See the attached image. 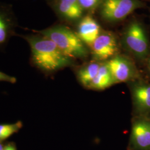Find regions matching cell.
<instances>
[{
	"label": "cell",
	"mask_w": 150,
	"mask_h": 150,
	"mask_svg": "<svg viewBox=\"0 0 150 150\" xmlns=\"http://www.w3.org/2000/svg\"><path fill=\"white\" fill-rule=\"evenodd\" d=\"M131 140L135 150H150V117L139 116L134 120Z\"/></svg>",
	"instance_id": "obj_7"
},
{
	"label": "cell",
	"mask_w": 150,
	"mask_h": 150,
	"mask_svg": "<svg viewBox=\"0 0 150 150\" xmlns=\"http://www.w3.org/2000/svg\"><path fill=\"white\" fill-rule=\"evenodd\" d=\"M0 81L7 82L11 83H15L17 80L15 77L0 71Z\"/></svg>",
	"instance_id": "obj_16"
},
{
	"label": "cell",
	"mask_w": 150,
	"mask_h": 150,
	"mask_svg": "<svg viewBox=\"0 0 150 150\" xmlns=\"http://www.w3.org/2000/svg\"><path fill=\"white\" fill-rule=\"evenodd\" d=\"M114 83H115L112 76L105 64L101 65L97 75L92 82L89 88L96 90H102L112 86Z\"/></svg>",
	"instance_id": "obj_12"
},
{
	"label": "cell",
	"mask_w": 150,
	"mask_h": 150,
	"mask_svg": "<svg viewBox=\"0 0 150 150\" xmlns=\"http://www.w3.org/2000/svg\"><path fill=\"white\" fill-rule=\"evenodd\" d=\"M133 102L139 116L150 118V82L139 80L132 88Z\"/></svg>",
	"instance_id": "obj_8"
},
{
	"label": "cell",
	"mask_w": 150,
	"mask_h": 150,
	"mask_svg": "<svg viewBox=\"0 0 150 150\" xmlns=\"http://www.w3.org/2000/svg\"><path fill=\"white\" fill-rule=\"evenodd\" d=\"M52 40L71 59L85 57L87 51L77 33L64 25H59L43 30H34Z\"/></svg>",
	"instance_id": "obj_2"
},
{
	"label": "cell",
	"mask_w": 150,
	"mask_h": 150,
	"mask_svg": "<svg viewBox=\"0 0 150 150\" xmlns=\"http://www.w3.org/2000/svg\"><path fill=\"white\" fill-rule=\"evenodd\" d=\"M106 64L115 83L136 79L139 76L134 64L122 57L115 56Z\"/></svg>",
	"instance_id": "obj_6"
},
{
	"label": "cell",
	"mask_w": 150,
	"mask_h": 150,
	"mask_svg": "<svg viewBox=\"0 0 150 150\" xmlns=\"http://www.w3.org/2000/svg\"><path fill=\"white\" fill-rule=\"evenodd\" d=\"M55 9L61 18L69 21L79 19L83 13L79 0H56Z\"/></svg>",
	"instance_id": "obj_11"
},
{
	"label": "cell",
	"mask_w": 150,
	"mask_h": 150,
	"mask_svg": "<svg viewBox=\"0 0 150 150\" xmlns=\"http://www.w3.org/2000/svg\"><path fill=\"white\" fill-rule=\"evenodd\" d=\"M21 35L28 43L30 50V64L45 74H52L69 66L72 59L66 56L54 42L42 35Z\"/></svg>",
	"instance_id": "obj_1"
},
{
	"label": "cell",
	"mask_w": 150,
	"mask_h": 150,
	"mask_svg": "<svg viewBox=\"0 0 150 150\" xmlns=\"http://www.w3.org/2000/svg\"><path fill=\"white\" fill-rule=\"evenodd\" d=\"M125 41L130 52L141 61H146L150 56V42L144 25L138 21L132 22L127 27Z\"/></svg>",
	"instance_id": "obj_3"
},
{
	"label": "cell",
	"mask_w": 150,
	"mask_h": 150,
	"mask_svg": "<svg viewBox=\"0 0 150 150\" xmlns=\"http://www.w3.org/2000/svg\"><path fill=\"white\" fill-rule=\"evenodd\" d=\"M22 126L23 123L21 121L13 123L0 124V142H2L18 132Z\"/></svg>",
	"instance_id": "obj_14"
},
{
	"label": "cell",
	"mask_w": 150,
	"mask_h": 150,
	"mask_svg": "<svg viewBox=\"0 0 150 150\" xmlns=\"http://www.w3.org/2000/svg\"><path fill=\"white\" fill-rule=\"evenodd\" d=\"M100 1L101 0H79L83 9H91L95 7Z\"/></svg>",
	"instance_id": "obj_15"
},
{
	"label": "cell",
	"mask_w": 150,
	"mask_h": 150,
	"mask_svg": "<svg viewBox=\"0 0 150 150\" xmlns=\"http://www.w3.org/2000/svg\"><path fill=\"white\" fill-rule=\"evenodd\" d=\"M100 27L93 18L86 16L79 25L77 35L84 43L91 46L100 35Z\"/></svg>",
	"instance_id": "obj_10"
},
{
	"label": "cell",
	"mask_w": 150,
	"mask_h": 150,
	"mask_svg": "<svg viewBox=\"0 0 150 150\" xmlns=\"http://www.w3.org/2000/svg\"><path fill=\"white\" fill-rule=\"evenodd\" d=\"M100 67V64L93 63L79 70L77 77L81 83L89 88L92 82L97 75Z\"/></svg>",
	"instance_id": "obj_13"
},
{
	"label": "cell",
	"mask_w": 150,
	"mask_h": 150,
	"mask_svg": "<svg viewBox=\"0 0 150 150\" xmlns=\"http://www.w3.org/2000/svg\"><path fill=\"white\" fill-rule=\"evenodd\" d=\"M91 46L93 54L98 60L110 59L114 56L117 50L115 38L108 33L100 35Z\"/></svg>",
	"instance_id": "obj_9"
},
{
	"label": "cell",
	"mask_w": 150,
	"mask_h": 150,
	"mask_svg": "<svg viewBox=\"0 0 150 150\" xmlns=\"http://www.w3.org/2000/svg\"><path fill=\"white\" fill-rule=\"evenodd\" d=\"M147 67H148V70L149 71L150 73V57L148 58V59H147Z\"/></svg>",
	"instance_id": "obj_18"
},
{
	"label": "cell",
	"mask_w": 150,
	"mask_h": 150,
	"mask_svg": "<svg viewBox=\"0 0 150 150\" xmlns=\"http://www.w3.org/2000/svg\"><path fill=\"white\" fill-rule=\"evenodd\" d=\"M18 21L12 6L0 2V50L4 49L11 38L16 35Z\"/></svg>",
	"instance_id": "obj_5"
},
{
	"label": "cell",
	"mask_w": 150,
	"mask_h": 150,
	"mask_svg": "<svg viewBox=\"0 0 150 150\" xmlns=\"http://www.w3.org/2000/svg\"><path fill=\"white\" fill-rule=\"evenodd\" d=\"M144 6L139 0H104L101 14L107 21H118Z\"/></svg>",
	"instance_id": "obj_4"
},
{
	"label": "cell",
	"mask_w": 150,
	"mask_h": 150,
	"mask_svg": "<svg viewBox=\"0 0 150 150\" xmlns=\"http://www.w3.org/2000/svg\"><path fill=\"white\" fill-rule=\"evenodd\" d=\"M3 150H17V149L15 145L13 143L11 142L5 145Z\"/></svg>",
	"instance_id": "obj_17"
},
{
	"label": "cell",
	"mask_w": 150,
	"mask_h": 150,
	"mask_svg": "<svg viewBox=\"0 0 150 150\" xmlns=\"http://www.w3.org/2000/svg\"><path fill=\"white\" fill-rule=\"evenodd\" d=\"M4 147V146H3L2 145V142H0V150H3Z\"/></svg>",
	"instance_id": "obj_19"
}]
</instances>
